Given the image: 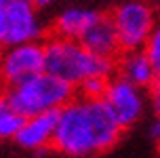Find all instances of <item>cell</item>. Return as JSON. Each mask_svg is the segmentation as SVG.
<instances>
[{
  "instance_id": "cell-8",
  "label": "cell",
  "mask_w": 160,
  "mask_h": 158,
  "mask_svg": "<svg viewBox=\"0 0 160 158\" xmlns=\"http://www.w3.org/2000/svg\"><path fill=\"white\" fill-rule=\"evenodd\" d=\"M57 118H59V112H48V114L25 118L21 131L15 137L17 145H21L23 150H32V152H38V150H44L47 145H53Z\"/></svg>"
},
{
  "instance_id": "cell-17",
  "label": "cell",
  "mask_w": 160,
  "mask_h": 158,
  "mask_svg": "<svg viewBox=\"0 0 160 158\" xmlns=\"http://www.w3.org/2000/svg\"><path fill=\"white\" fill-rule=\"evenodd\" d=\"M150 135H152V139L160 145V118L154 120V125L150 126Z\"/></svg>"
},
{
  "instance_id": "cell-13",
  "label": "cell",
  "mask_w": 160,
  "mask_h": 158,
  "mask_svg": "<svg viewBox=\"0 0 160 158\" xmlns=\"http://www.w3.org/2000/svg\"><path fill=\"white\" fill-rule=\"evenodd\" d=\"M108 82H110L108 78H91L78 87V93L80 97H87V99H103Z\"/></svg>"
},
{
  "instance_id": "cell-19",
  "label": "cell",
  "mask_w": 160,
  "mask_h": 158,
  "mask_svg": "<svg viewBox=\"0 0 160 158\" xmlns=\"http://www.w3.org/2000/svg\"><path fill=\"white\" fill-rule=\"evenodd\" d=\"M0 63H2V48H0Z\"/></svg>"
},
{
  "instance_id": "cell-9",
  "label": "cell",
  "mask_w": 160,
  "mask_h": 158,
  "mask_svg": "<svg viewBox=\"0 0 160 158\" xmlns=\"http://www.w3.org/2000/svg\"><path fill=\"white\" fill-rule=\"evenodd\" d=\"M99 11L93 8H82V7H72L61 11L53 21V36L59 38H68V40H82L93 25L101 19Z\"/></svg>"
},
{
  "instance_id": "cell-5",
  "label": "cell",
  "mask_w": 160,
  "mask_h": 158,
  "mask_svg": "<svg viewBox=\"0 0 160 158\" xmlns=\"http://www.w3.org/2000/svg\"><path fill=\"white\" fill-rule=\"evenodd\" d=\"M42 72H47L44 42H28V44L7 47L2 51L0 80L7 84V89L17 87Z\"/></svg>"
},
{
  "instance_id": "cell-2",
  "label": "cell",
  "mask_w": 160,
  "mask_h": 158,
  "mask_svg": "<svg viewBox=\"0 0 160 158\" xmlns=\"http://www.w3.org/2000/svg\"><path fill=\"white\" fill-rule=\"evenodd\" d=\"M44 53H47V72L72 84L74 89H78L91 78H114L118 65L112 59L91 53L78 40L59 38L53 34L44 40Z\"/></svg>"
},
{
  "instance_id": "cell-11",
  "label": "cell",
  "mask_w": 160,
  "mask_h": 158,
  "mask_svg": "<svg viewBox=\"0 0 160 158\" xmlns=\"http://www.w3.org/2000/svg\"><path fill=\"white\" fill-rule=\"evenodd\" d=\"M116 72H118V76H122L128 82H133L139 89L152 87L156 82V78H158L156 68H154L152 59L148 57L145 51L122 53L118 59V65H116Z\"/></svg>"
},
{
  "instance_id": "cell-16",
  "label": "cell",
  "mask_w": 160,
  "mask_h": 158,
  "mask_svg": "<svg viewBox=\"0 0 160 158\" xmlns=\"http://www.w3.org/2000/svg\"><path fill=\"white\" fill-rule=\"evenodd\" d=\"M150 93H152V108L156 112V116L160 118V76L156 78L152 87H150Z\"/></svg>"
},
{
  "instance_id": "cell-7",
  "label": "cell",
  "mask_w": 160,
  "mask_h": 158,
  "mask_svg": "<svg viewBox=\"0 0 160 158\" xmlns=\"http://www.w3.org/2000/svg\"><path fill=\"white\" fill-rule=\"evenodd\" d=\"M40 36H42V25L36 13V4L30 0H8L4 47L38 42Z\"/></svg>"
},
{
  "instance_id": "cell-15",
  "label": "cell",
  "mask_w": 160,
  "mask_h": 158,
  "mask_svg": "<svg viewBox=\"0 0 160 158\" xmlns=\"http://www.w3.org/2000/svg\"><path fill=\"white\" fill-rule=\"evenodd\" d=\"M7 7L8 0H0V47L7 40Z\"/></svg>"
},
{
  "instance_id": "cell-4",
  "label": "cell",
  "mask_w": 160,
  "mask_h": 158,
  "mask_svg": "<svg viewBox=\"0 0 160 158\" xmlns=\"http://www.w3.org/2000/svg\"><path fill=\"white\" fill-rule=\"evenodd\" d=\"M110 17L116 25V32H118L122 53L145 51L156 25H158L154 8L145 2H139V0L120 4Z\"/></svg>"
},
{
  "instance_id": "cell-18",
  "label": "cell",
  "mask_w": 160,
  "mask_h": 158,
  "mask_svg": "<svg viewBox=\"0 0 160 158\" xmlns=\"http://www.w3.org/2000/svg\"><path fill=\"white\" fill-rule=\"evenodd\" d=\"M36 2V7H48L51 2H55V0H34Z\"/></svg>"
},
{
  "instance_id": "cell-1",
  "label": "cell",
  "mask_w": 160,
  "mask_h": 158,
  "mask_svg": "<svg viewBox=\"0 0 160 158\" xmlns=\"http://www.w3.org/2000/svg\"><path fill=\"white\" fill-rule=\"evenodd\" d=\"M122 126L103 99L74 97L59 110L53 148L72 158H91L114 148Z\"/></svg>"
},
{
  "instance_id": "cell-3",
  "label": "cell",
  "mask_w": 160,
  "mask_h": 158,
  "mask_svg": "<svg viewBox=\"0 0 160 158\" xmlns=\"http://www.w3.org/2000/svg\"><path fill=\"white\" fill-rule=\"evenodd\" d=\"M7 97L23 118H32L48 112H59L74 99V87L42 72L17 87L7 89Z\"/></svg>"
},
{
  "instance_id": "cell-10",
  "label": "cell",
  "mask_w": 160,
  "mask_h": 158,
  "mask_svg": "<svg viewBox=\"0 0 160 158\" xmlns=\"http://www.w3.org/2000/svg\"><path fill=\"white\" fill-rule=\"evenodd\" d=\"M80 42H82L91 53H95V55H99V57H105V59H112V61H116V57L122 55V47H120L116 25H114L112 17H108V15L101 17V19L84 34V38L80 40Z\"/></svg>"
},
{
  "instance_id": "cell-12",
  "label": "cell",
  "mask_w": 160,
  "mask_h": 158,
  "mask_svg": "<svg viewBox=\"0 0 160 158\" xmlns=\"http://www.w3.org/2000/svg\"><path fill=\"white\" fill-rule=\"evenodd\" d=\"M25 118L13 108V103L8 101L7 93L0 95V141L4 139H15L17 133L21 131Z\"/></svg>"
},
{
  "instance_id": "cell-14",
  "label": "cell",
  "mask_w": 160,
  "mask_h": 158,
  "mask_svg": "<svg viewBox=\"0 0 160 158\" xmlns=\"http://www.w3.org/2000/svg\"><path fill=\"white\" fill-rule=\"evenodd\" d=\"M145 53H148V57H150V59H152L154 68H156V74L160 76V23L156 25L152 38H150L148 47H145Z\"/></svg>"
},
{
  "instance_id": "cell-6",
  "label": "cell",
  "mask_w": 160,
  "mask_h": 158,
  "mask_svg": "<svg viewBox=\"0 0 160 158\" xmlns=\"http://www.w3.org/2000/svg\"><path fill=\"white\" fill-rule=\"evenodd\" d=\"M103 101L108 103L110 112L114 114V118L122 129L133 126L137 120L141 118L145 108L143 91L139 87H135L133 82L124 80L122 76H114L108 82Z\"/></svg>"
}]
</instances>
